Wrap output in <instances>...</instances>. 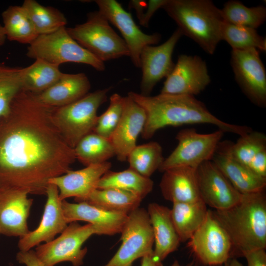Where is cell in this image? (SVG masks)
I'll use <instances>...</instances> for the list:
<instances>
[{"label": "cell", "mask_w": 266, "mask_h": 266, "mask_svg": "<svg viewBox=\"0 0 266 266\" xmlns=\"http://www.w3.org/2000/svg\"><path fill=\"white\" fill-rule=\"evenodd\" d=\"M55 107L21 90L0 118V185L46 195L49 182L76 160L53 118Z\"/></svg>", "instance_id": "cell-1"}, {"label": "cell", "mask_w": 266, "mask_h": 266, "mask_svg": "<svg viewBox=\"0 0 266 266\" xmlns=\"http://www.w3.org/2000/svg\"><path fill=\"white\" fill-rule=\"evenodd\" d=\"M128 96L145 112L146 122L141 133L144 139L151 138L157 131L164 127L187 124H210L224 133L239 136L253 131L247 126L232 124L219 119L194 96L163 94L146 96L134 92L128 93Z\"/></svg>", "instance_id": "cell-2"}, {"label": "cell", "mask_w": 266, "mask_h": 266, "mask_svg": "<svg viewBox=\"0 0 266 266\" xmlns=\"http://www.w3.org/2000/svg\"><path fill=\"white\" fill-rule=\"evenodd\" d=\"M228 233L232 248L241 254L266 247V198L265 191L242 194L233 206L212 211Z\"/></svg>", "instance_id": "cell-3"}, {"label": "cell", "mask_w": 266, "mask_h": 266, "mask_svg": "<svg viewBox=\"0 0 266 266\" xmlns=\"http://www.w3.org/2000/svg\"><path fill=\"white\" fill-rule=\"evenodd\" d=\"M183 35L196 42L207 54L214 53L222 40L224 21L219 9L209 0H167L163 6Z\"/></svg>", "instance_id": "cell-4"}, {"label": "cell", "mask_w": 266, "mask_h": 266, "mask_svg": "<svg viewBox=\"0 0 266 266\" xmlns=\"http://www.w3.org/2000/svg\"><path fill=\"white\" fill-rule=\"evenodd\" d=\"M111 87L89 93L68 105L55 107L54 123L68 145L74 148L79 140L93 132L97 121V111L106 101Z\"/></svg>", "instance_id": "cell-5"}, {"label": "cell", "mask_w": 266, "mask_h": 266, "mask_svg": "<svg viewBox=\"0 0 266 266\" xmlns=\"http://www.w3.org/2000/svg\"><path fill=\"white\" fill-rule=\"evenodd\" d=\"M66 30L80 45L103 62L129 56L124 40L99 10L89 13L86 22Z\"/></svg>", "instance_id": "cell-6"}, {"label": "cell", "mask_w": 266, "mask_h": 266, "mask_svg": "<svg viewBox=\"0 0 266 266\" xmlns=\"http://www.w3.org/2000/svg\"><path fill=\"white\" fill-rule=\"evenodd\" d=\"M26 55L59 66L65 63H75L90 66L100 71L105 69L104 62L80 45L70 36L66 27L39 35L29 44Z\"/></svg>", "instance_id": "cell-7"}, {"label": "cell", "mask_w": 266, "mask_h": 266, "mask_svg": "<svg viewBox=\"0 0 266 266\" xmlns=\"http://www.w3.org/2000/svg\"><path fill=\"white\" fill-rule=\"evenodd\" d=\"M100 235L98 228L89 223L81 226L72 222L57 238L35 248V252L44 266H55L63 262H70L73 266H80L87 252L83 244L92 235Z\"/></svg>", "instance_id": "cell-8"}, {"label": "cell", "mask_w": 266, "mask_h": 266, "mask_svg": "<svg viewBox=\"0 0 266 266\" xmlns=\"http://www.w3.org/2000/svg\"><path fill=\"white\" fill-rule=\"evenodd\" d=\"M224 133L221 130L200 133L194 129L180 131L176 136L178 144L159 168L160 172L178 167L197 169L204 162L211 161Z\"/></svg>", "instance_id": "cell-9"}, {"label": "cell", "mask_w": 266, "mask_h": 266, "mask_svg": "<svg viewBox=\"0 0 266 266\" xmlns=\"http://www.w3.org/2000/svg\"><path fill=\"white\" fill-rule=\"evenodd\" d=\"M121 233L120 248L104 266H132L136 259L153 254L152 227L144 208L139 207L128 214Z\"/></svg>", "instance_id": "cell-10"}, {"label": "cell", "mask_w": 266, "mask_h": 266, "mask_svg": "<svg viewBox=\"0 0 266 266\" xmlns=\"http://www.w3.org/2000/svg\"><path fill=\"white\" fill-rule=\"evenodd\" d=\"M188 246L200 262L209 266L227 263L232 248L228 233L210 209H208L202 225L189 239Z\"/></svg>", "instance_id": "cell-11"}, {"label": "cell", "mask_w": 266, "mask_h": 266, "mask_svg": "<svg viewBox=\"0 0 266 266\" xmlns=\"http://www.w3.org/2000/svg\"><path fill=\"white\" fill-rule=\"evenodd\" d=\"M231 64L234 77L243 93L255 105H266V72L259 50H232Z\"/></svg>", "instance_id": "cell-12"}, {"label": "cell", "mask_w": 266, "mask_h": 266, "mask_svg": "<svg viewBox=\"0 0 266 266\" xmlns=\"http://www.w3.org/2000/svg\"><path fill=\"white\" fill-rule=\"evenodd\" d=\"M95 2L99 11L120 32L128 47L129 57L134 66L140 68V56L142 49L147 45L157 44L161 39V35L158 33L148 34L142 32L131 13L115 0H96Z\"/></svg>", "instance_id": "cell-13"}, {"label": "cell", "mask_w": 266, "mask_h": 266, "mask_svg": "<svg viewBox=\"0 0 266 266\" xmlns=\"http://www.w3.org/2000/svg\"><path fill=\"white\" fill-rule=\"evenodd\" d=\"M210 82L206 62L201 58L181 54L160 94L194 96L203 91Z\"/></svg>", "instance_id": "cell-14"}, {"label": "cell", "mask_w": 266, "mask_h": 266, "mask_svg": "<svg viewBox=\"0 0 266 266\" xmlns=\"http://www.w3.org/2000/svg\"><path fill=\"white\" fill-rule=\"evenodd\" d=\"M182 35L181 31L177 28L163 44L147 45L142 49L140 56V68L142 73L140 94L149 96L155 85L170 73L175 65L172 55Z\"/></svg>", "instance_id": "cell-15"}, {"label": "cell", "mask_w": 266, "mask_h": 266, "mask_svg": "<svg viewBox=\"0 0 266 266\" xmlns=\"http://www.w3.org/2000/svg\"><path fill=\"white\" fill-rule=\"evenodd\" d=\"M200 197L206 205L216 210L228 209L240 200L242 194L230 183L212 161L197 168Z\"/></svg>", "instance_id": "cell-16"}, {"label": "cell", "mask_w": 266, "mask_h": 266, "mask_svg": "<svg viewBox=\"0 0 266 266\" xmlns=\"http://www.w3.org/2000/svg\"><path fill=\"white\" fill-rule=\"evenodd\" d=\"M24 190L0 187V234L22 237L28 233V218L33 200Z\"/></svg>", "instance_id": "cell-17"}, {"label": "cell", "mask_w": 266, "mask_h": 266, "mask_svg": "<svg viewBox=\"0 0 266 266\" xmlns=\"http://www.w3.org/2000/svg\"><path fill=\"white\" fill-rule=\"evenodd\" d=\"M59 194L57 187L49 184L46 193L47 199L40 223L35 230L20 238L18 243L20 251H28L42 242H49L66 229L68 224L64 216L62 201Z\"/></svg>", "instance_id": "cell-18"}, {"label": "cell", "mask_w": 266, "mask_h": 266, "mask_svg": "<svg viewBox=\"0 0 266 266\" xmlns=\"http://www.w3.org/2000/svg\"><path fill=\"white\" fill-rule=\"evenodd\" d=\"M232 143L229 140L220 141L211 161L240 194L265 191L266 178L257 174L233 157Z\"/></svg>", "instance_id": "cell-19"}, {"label": "cell", "mask_w": 266, "mask_h": 266, "mask_svg": "<svg viewBox=\"0 0 266 266\" xmlns=\"http://www.w3.org/2000/svg\"><path fill=\"white\" fill-rule=\"evenodd\" d=\"M145 122L144 109L130 97H125L121 118L109 139L118 160H127L129 154L137 145V139Z\"/></svg>", "instance_id": "cell-20"}, {"label": "cell", "mask_w": 266, "mask_h": 266, "mask_svg": "<svg viewBox=\"0 0 266 266\" xmlns=\"http://www.w3.org/2000/svg\"><path fill=\"white\" fill-rule=\"evenodd\" d=\"M111 167V163L107 161L86 166L80 170H70L62 175L52 178L49 184L57 187L62 201L74 197L77 202H83L97 189L100 179Z\"/></svg>", "instance_id": "cell-21"}, {"label": "cell", "mask_w": 266, "mask_h": 266, "mask_svg": "<svg viewBox=\"0 0 266 266\" xmlns=\"http://www.w3.org/2000/svg\"><path fill=\"white\" fill-rule=\"evenodd\" d=\"M62 206L68 224L82 221L96 226L100 235H113L121 233L128 215L105 211L85 202L76 203L64 200Z\"/></svg>", "instance_id": "cell-22"}, {"label": "cell", "mask_w": 266, "mask_h": 266, "mask_svg": "<svg viewBox=\"0 0 266 266\" xmlns=\"http://www.w3.org/2000/svg\"><path fill=\"white\" fill-rule=\"evenodd\" d=\"M160 188L164 199L172 203L201 200L196 168L178 167L165 171Z\"/></svg>", "instance_id": "cell-23"}, {"label": "cell", "mask_w": 266, "mask_h": 266, "mask_svg": "<svg viewBox=\"0 0 266 266\" xmlns=\"http://www.w3.org/2000/svg\"><path fill=\"white\" fill-rule=\"evenodd\" d=\"M147 211L154 234L153 255L162 262L177 249L180 240L172 221L170 209L153 202L148 204Z\"/></svg>", "instance_id": "cell-24"}, {"label": "cell", "mask_w": 266, "mask_h": 266, "mask_svg": "<svg viewBox=\"0 0 266 266\" xmlns=\"http://www.w3.org/2000/svg\"><path fill=\"white\" fill-rule=\"evenodd\" d=\"M90 88V82L85 73H64L54 85L35 95L41 103L53 107H60L82 98L89 93Z\"/></svg>", "instance_id": "cell-25"}, {"label": "cell", "mask_w": 266, "mask_h": 266, "mask_svg": "<svg viewBox=\"0 0 266 266\" xmlns=\"http://www.w3.org/2000/svg\"><path fill=\"white\" fill-rule=\"evenodd\" d=\"M206 206L201 200L173 203L171 217L180 242L189 240L202 225L208 210Z\"/></svg>", "instance_id": "cell-26"}, {"label": "cell", "mask_w": 266, "mask_h": 266, "mask_svg": "<svg viewBox=\"0 0 266 266\" xmlns=\"http://www.w3.org/2000/svg\"><path fill=\"white\" fill-rule=\"evenodd\" d=\"M154 182L129 167L121 171L110 170L100 179L97 189H117L130 192L142 200L153 190Z\"/></svg>", "instance_id": "cell-27"}, {"label": "cell", "mask_w": 266, "mask_h": 266, "mask_svg": "<svg viewBox=\"0 0 266 266\" xmlns=\"http://www.w3.org/2000/svg\"><path fill=\"white\" fill-rule=\"evenodd\" d=\"M142 199L122 190L97 189L83 202L107 211L129 214L139 207Z\"/></svg>", "instance_id": "cell-28"}, {"label": "cell", "mask_w": 266, "mask_h": 266, "mask_svg": "<svg viewBox=\"0 0 266 266\" xmlns=\"http://www.w3.org/2000/svg\"><path fill=\"white\" fill-rule=\"evenodd\" d=\"M64 73L59 66L36 59L33 64L22 69V90L39 94L57 82Z\"/></svg>", "instance_id": "cell-29"}, {"label": "cell", "mask_w": 266, "mask_h": 266, "mask_svg": "<svg viewBox=\"0 0 266 266\" xmlns=\"http://www.w3.org/2000/svg\"><path fill=\"white\" fill-rule=\"evenodd\" d=\"M1 16L6 39L30 44L39 35L29 16L22 6L11 5Z\"/></svg>", "instance_id": "cell-30"}, {"label": "cell", "mask_w": 266, "mask_h": 266, "mask_svg": "<svg viewBox=\"0 0 266 266\" xmlns=\"http://www.w3.org/2000/svg\"><path fill=\"white\" fill-rule=\"evenodd\" d=\"M73 149L76 159L86 166L107 162L115 155L109 139L93 132L82 137Z\"/></svg>", "instance_id": "cell-31"}, {"label": "cell", "mask_w": 266, "mask_h": 266, "mask_svg": "<svg viewBox=\"0 0 266 266\" xmlns=\"http://www.w3.org/2000/svg\"><path fill=\"white\" fill-rule=\"evenodd\" d=\"M24 8L38 35L53 33L65 27L67 20L65 15L57 9L45 6L34 0H25Z\"/></svg>", "instance_id": "cell-32"}, {"label": "cell", "mask_w": 266, "mask_h": 266, "mask_svg": "<svg viewBox=\"0 0 266 266\" xmlns=\"http://www.w3.org/2000/svg\"><path fill=\"white\" fill-rule=\"evenodd\" d=\"M127 160L130 168L150 178L164 160L162 146L155 141L136 145L129 154Z\"/></svg>", "instance_id": "cell-33"}, {"label": "cell", "mask_w": 266, "mask_h": 266, "mask_svg": "<svg viewBox=\"0 0 266 266\" xmlns=\"http://www.w3.org/2000/svg\"><path fill=\"white\" fill-rule=\"evenodd\" d=\"M220 10L225 22L255 29L266 19V8L262 5L248 7L240 1L230 0Z\"/></svg>", "instance_id": "cell-34"}, {"label": "cell", "mask_w": 266, "mask_h": 266, "mask_svg": "<svg viewBox=\"0 0 266 266\" xmlns=\"http://www.w3.org/2000/svg\"><path fill=\"white\" fill-rule=\"evenodd\" d=\"M222 40H225L232 50H244L255 48L266 50V38L255 29L224 23L221 31Z\"/></svg>", "instance_id": "cell-35"}, {"label": "cell", "mask_w": 266, "mask_h": 266, "mask_svg": "<svg viewBox=\"0 0 266 266\" xmlns=\"http://www.w3.org/2000/svg\"><path fill=\"white\" fill-rule=\"evenodd\" d=\"M22 69L0 63V118L8 112L13 100L22 90Z\"/></svg>", "instance_id": "cell-36"}, {"label": "cell", "mask_w": 266, "mask_h": 266, "mask_svg": "<svg viewBox=\"0 0 266 266\" xmlns=\"http://www.w3.org/2000/svg\"><path fill=\"white\" fill-rule=\"evenodd\" d=\"M265 149H266V135L261 132L252 131L245 135L240 136L236 143L233 142L231 152L236 160L249 168L252 161Z\"/></svg>", "instance_id": "cell-37"}, {"label": "cell", "mask_w": 266, "mask_h": 266, "mask_svg": "<svg viewBox=\"0 0 266 266\" xmlns=\"http://www.w3.org/2000/svg\"><path fill=\"white\" fill-rule=\"evenodd\" d=\"M124 104V97L117 93L112 95L107 109L98 117L93 132L109 139L121 118Z\"/></svg>", "instance_id": "cell-38"}, {"label": "cell", "mask_w": 266, "mask_h": 266, "mask_svg": "<svg viewBox=\"0 0 266 266\" xmlns=\"http://www.w3.org/2000/svg\"><path fill=\"white\" fill-rule=\"evenodd\" d=\"M247 266H266L265 249H256L243 252Z\"/></svg>", "instance_id": "cell-39"}, {"label": "cell", "mask_w": 266, "mask_h": 266, "mask_svg": "<svg viewBox=\"0 0 266 266\" xmlns=\"http://www.w3.org/2000/svg\"><path fill=\"white\" fill-rule=\"evenodd\" d=\"M17 261L26 266H44L37 257L35 251L32 250L20 251L16 255Z\"/></svg>", "instance_id": "cell-40"}, {"label": "cell", "mask_w": 266, "mask_h": 266, "mask_svg": "<svg viewBox=\"0 0 266 266\" xmlns=\"http://www.w3.org/2000/svg\"><path fill=\"white\" fill-rule=\"evenodd\" d=\"M167 0H151L147 2L146 10L141 20L139 22L140 24L144 26L147 27L149 22L155 13V12L159 8H163V6L166 3Z\"/></svg>", "instance_id": "cell-41"}, {"label": "cell", "mask_w": 266, "mask_h": 266, "mask_svg": "<svg viewBox=\"0 0 266 266\" xmlns=\"http://www.w3.org/2000/svg\"><path fill=\"white\" fill-rule=\"evenodd\" d=\"M140 266H163V264L152 254L142 258Z\"/></svg>", "instance_id": "cell-42"}, {"label": "cell", "mask_w": 266, "mask_h": 266, "mask_svg": "<svg viewBox=\"0 0 266 266\" xmlns=\"http://www.w3.org/2000/svg\"><path fill=\"white\" fill-rule=\"evenodd\" d=\"M6 39V37L4 28L3 26L0 24V46L4 44Z\"/></svg>", "instance_id": "cell-43"}, {"label": "cell", "mask_w": 266, "mask_h": 266, "mask_svg": "<svg viewBox=\"0 0 266 266\" xmlns=\"http://www.w3.org/2000/svg\"><path fill=\"white\" fill-rule=\"evenodd\" d=\"M228 266H243L242 264L240 263L236 259H233L231 261L228 262Z\"/></svg>", "instance_id": "cell-44"}, {"label": "cell", "mask_w": 266, "mask_h": 266, "mask_svg": "<svg viewBox=\"0 0 266 266\" xmlns=\"http://www.w3.org/2000/svg\"><path fill=\"white\" fill-rule=\"evenodd\" d=\"M171 266H181L180 265L179 262L177 260H175L173 262V263L172 264ZM187 266H197L194 264L193 263H190V264H188Z\"/></svg>", "instance_id": "cell-45"}, {"label": "cell", "mask_w": 266, "mask_h": 266, "mask_svg": "<svg viewBox=\"0 0 266 266\" xmlns=\"http://www.w3.org/2000/svg\"><path fill=\"white\" fill-rule=\"evenodd\" d=\"M227 263H228V262H227ZM226 263V264H225V266H228V263Z\"/></svg>", "instance_id": "cell-46"}, {"label": "cell", "mask_w": 266, "mask_h": 266, "mask_svg": "<svg viewBox=\"0 0 266 266\" xmlns=\"http://www.w3.org/2000/svg\"></svg>", "instance_id": "cell-47"}]
</instances>
